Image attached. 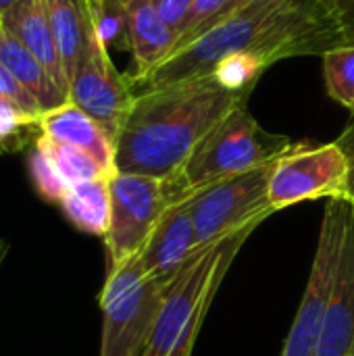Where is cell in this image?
<instances>
[{
  "label": "cell",
  "mask_w": 354,
  "mask_h": 356,
  "mask_svg": "<svg viewBox=\"0 0 354 356\" xmlns=\"http://www.w3.org/2000/svg\"><path fill=\"white\" fill-rule=\"evenodd\" d=\"M348 38L330 0H259L173 50L146 75L129 77L134 92L213 75L232 54H250L267 69L292 56L325 54Z\"/></svg>",
  "instance_id": "obj_1"
},
{
  "label": "cell",
  "mask_w": 354,
  "mask_h": 356,
  "mask_svg": "<svg viewBox=\"0 0 354 356\" xmlns=\"http://www.w3.org/2000/svg\"><path fill=\"white\" fill-rule=\"evenodd\" d=\"M246 102L215 75L138 92L115 140V171L175 177L200 140Z\"/></svg>",
  "instance_id": "obj_2"
},
{
  "label": "cell",
  "mask_w": 354,
  "mask_h": 356,
  "mask_svg": "<svg viewBox=\"0 0 354 356\" xmlns=\"http://www.w3.org/2000/svg\"><path fill=\"white\" fill-rule=\"evenodd\" d=\"M259 225L200 246L165 288L152 336L142 356H192L202 319L236 254Z\"/></svg>",
  "instance_id": "obj_3"
},
{
  "label": "cell",
  "mask_w": 354,
  "mask_h": 356,
  "mask_svg": "<svg viewBox=\"0 0 354 356\" xmlns=\"http://www.w3.org/2000/svg\"><path fill=\"white\" fill-rule=\"evenodd\" d=\"M292 144L290 138L263 129L246 104H240L200 140L182 171L167 179L173 200L177 202L219 179L273 163Z\"/></svg>",
  "instance_id": "obj_4"
},
{
  "label": "cell",
  "mask_w": 354,
  "mask_h": 356,
  "mask_svg": "<svg viewBox=\"0 0 354 356\" xmlns=\"http://www.w3.org/2000/svg\"><path fill=\"white\" fill-rule=\"evenodd\" d=\"M165 286L148 277L140 257L106 271L100 292V356H142L161 309Z\"/></svg>",
  "instance_id": "obj_5"
},
{
  "label": "cell",
  "mask_w": 354,
  "mask_h": 356,
  "mask_svg": "<svg viewBox=\"0 0 354 356\" xmlns=\"http://www.w3.org/2000/svg\"><path fill=\"white\" fill-rule=\"evenodd\" d=\"M353 152L344 138L330 144H292L273 167L269 204L273 211L317 198H353Z\"/></svg>",
  "instance_id": "obj_6"
},
{
  "label": "cell",
  "mask_w": 354,
  "mask_h": 356,
  "mask_svg": "<svg viewBox=\"0 0 354 356\" xmlns=\"http://www.w3.org/2000/svg\"><path fill=\"white\" fill-rule=\"evenodd\" d=\"M275 161L219 179L190 194L198 248L242 227L261 225L275 211L269 204V181Z\"/></svg>",
  "instance_id": "obj_7"
},
{
  "label": "cell",
  "mask_w": 354,
  "mask_h": 356,
  "mask_svg": "<svg viewBox=\"0 0 354 356\" xmlns=\"http://www.w3.org/2000/svg\"><path fill=\"white\" fill-rule=\"evenodd\" d=\"M108 188L111 221L104 236V246L106 271H113L140 254L161 215L175 200L167 179L150 175L115 171Z\"/></svg>",
  "instance_id": "obj_8"
},
{
  "label": "cell",
  "mask_w": 354,
  "mask_h": 356,
  "mask_svg": "<svg viewBox=\"0 0 354 356\" xmlns=\"http://www.w3.org/2000/svg\"><path fill=\"white\" fill-rule=\"evenodd\" d=\"M348 204L351 198H332L325 207L309 282L280 356L317 355V346L323 334V323L330 307L332 286L340 261Z\"/></svg>",
  "instance_id": "obj_9"
},
{
  "label": "cell",
  "mask_w": 354,
  "mask_h": 356,
  "mask_svg": "<svg viewBox=\"0 0 354 356\" xmlns=\"http://www.w3.org/2000/svg\"><path fill=\"white\" fill-rule=\"evenodd\" d=\"M134 98L136 92L129 77L119 73L108 54V46L96 29L71 77L69 100L98 121L115 142Z\"/></svg>",
  "instance_id": "obj_10"
},
{
  "label": "cell",
  "mask_w": 354,
  "mask_h": 356,
  "mask_svg": "<svg viewBox=\"0 0 354 356\" xmlns=\"http://www.w3.org/2000/svg\"><path fill=\"white\" fill-rule=\"evenodd\" d=\"M196 250L198 240L192 204L190 196H186L161 215L138 257L148 277L167 288Z\"/></svg>",
  "instance_id": "obj_11"
},
{
  "label": "cell",
  "mask_w": 354,
  "mask_h": 356,
  "mask_svg": "<svg viewBox=\"0 0 354 356\" xmlns=\"http://www.w3.org/2000/svg\"><path fill=\"white\" fill-rule=\"evenodd\" d=\"M315 356H354V196L348 204L340 261Z\"/></svg>",
  "instance_id": "obj_12"
},
{
  "label": "cell",
  "mask_w": 354,
  "mask_h": 356,
  "mask_svg": "<svg viewBox=\"0 0 354 356\" xmlns=\"http://www.w3.org/2000/svg\"><path fill=\"white\" fill-rule=\"evenodd\" d=\"M123 15L125 42L136 65V73L129 77H140L175 50L179 33L163 19L152 0H123Z\"/></svg>",
  "instance_id": "obj_13"
},
{
  "label": "cell",
  "mask_w": 354,
  "mask_h": 356,
  "mask_svg": "<svg viewBox=\"0 0 354 356\" xmlns=\"http://www.w3.org/2000/svg\"><path fill=\"white\" fill-rule=\"evenodd\" d=\"M0 25L10 35H15L29 52H33L54 77V81L69 94V75L50 27L46 0H21L6 15L0 17Z\"/></svg>",
  "instance_id": "obj_14"
},
{
  "label": "cell",
  "mask_w": 354,
  "mask_h": 356,
  "mask_svg": "<svg viewBox=\"0 0 354 356\" xmlns=\"http://www.w3.org/2000/svg\"><path fill=\"white\" fill-rule=\"evenodd\" d=\"M40 134L75 146L90 156H94L108 173H115V142L104 131V127L94 121L86 111H81L71 100L54 111H48L38 121Z\"/></svg>",
  "instance_id": "obj_15"
},
{
  "label": "cell",
  "mask_w": 354,
  "mask_h": 356,
  "mask_svg": "<svg viewBox=\"0 0 354 356\" xmlns=\"http://www.w3.org/2000/svg\"><path fill=\"white\" fill-rule=\"evenodd\" d=\"M46 8L71 86V77L90 44V38L98 29L94 4L92 0H46Z\"/></svg>",
  "instance_id": "obj_16"
},
{
  "label": "cell",
  "mask_w": 354,
  "mask_h": 356,
  "mask_svg": "<svg viewBox=\"0 0 354 356\" xmlns=\"http://www.w3.org/2000/svg\"><path fill=\"white\" fill-rule=\"evenodd\" d=\"M0 65L38 100L42 113L69 102V94L54 81L40 58L0 25Z\"/></svg>",
  "instance_id": "obj_17"
},
{
  "label": "cell",
  "mask_w": 354,
  "mask_h": 356,
  "mask_svg": "<svg viewBox=\"0 0 354 356\" xmlns=\"http://www.w3.org/2000/svg\"><path fill=\"white\" fill-rule=\"evenodd\" d=\"M111 177L90 179L71 186L61 198L58 207L65 217L81 232L92 236H106L111 221Z\"/></svg>",
  "instance_id": "obj_18"
},
{
  "label": "cell",
  "mask_w": 354,
  "mask_h": 356,
  "mask_svg": "<svg viewBox=\"0 0 354 356\" xmlns=\"http://www.w3.org/2000/svg\"><path fill=\"white\" fill-rule=\"evenodd\" d=\"M35 148L50 161V165L54 167V171L58 173V177L71 188L75 184L81 181H90V179H100V177H111L113 173H108L94 156H90L88 152L56 142L44 134L38 136L35 140Z\"/></svg>",
  "instance_id": "obj_19"
},
{
  "label": "cell",
  "mask_w": 354,
  "mask_h": 356,
  "mask_svg": "<svg viewBox=\"0 0 354 356\" xmlns=\"http://www.w3.org/2000/svg\"><path fill=\"white\" fill-rule=\"evenodd\" d=\"M323 75L328 94L346 106L354 119V44L334 48L323 54Z\"/></svg>",
  "instance_id": "obj_20"
},
{
  "label": "cell",
  "mask_w": 354,
  "mask_h": 356,
  "mask_svg": "<svg viewBox=\"0 0 354 356\" xmlns=\"http://www.w3.org/2000/svg\"><path fill=\"white\" fill-rule=\"evenodd\" d=\"M230 2L232 0H194L190 13L186 17V23L182 27V33H179V40H177L175 50L184 48L194 38L202 35L215 23V19L225 10V6Z\"/></svg>",
  "instance_id": "obj_21"
},
{
  "label": "cell",
  "mask_w": 354,
  "mask_h": 356,
  "mask_svg": "<svg viewBox=\"0 0 354 356\" xmlns=\"http://www.w3.org/2000/svg\"><path fill=\"white\" fill-rule=\"evenodd\" d=\"M29 173H31V181H33L35 190L48 202L58 204L61 198L65 196V192L69 190V186L58 177V173L54 171L50 161L35 146H33V152L29 156Z\"/></svg>",
  "instance_id": "obj_22"
},
{
  "label": "cell",
  "mask_w": 354,
  "mask_h": 356,
  "mask_svg": "<svg viewBox=\"0 0 354 356\" xmlns=\"http://www.w3.org/2000/svg\"><path fill=\"white\" fill-rule=\"evenodd\" d=\"M40 117L21 111L10 100L0 98V148H10L29 127H38Z\"/></svg>",
  "instance_id": "obj_23"
},
{
  "label": "cell",
  "mask_w": 354,
  "mask_h": 356,
  "mask_svg": "<svg viewBox=\"0 0 354 356\" xmlns=\"http://www.w3.org/2000/svg\"><path fill=\"white\" fill-rule=\"evenodd\" d=\"M0 98L10 100L13 104H17L21 111L33 115V117H42V108L38 104V100L0 65Z\"/></svg>",
  "instance_id": "obj_24"
},
{
  "label": "cell",
  "mask_w": 354,
  "mask_h": 356,
  "mask_svg": "<svg viewBox=\"0 0 354 356\" xmlns=\"http://www.w3.org/2000/svg\"><path fill=\"white\" fill-rule=\"evenodd\" d=\"M194 0H161L156 6L163 15V19L177 31L182 33V27L186 23V17L192 8Z\"/></svg>",
  "instance_id": "obj_25"
},
{
  "label": "cell",
  "mask_w": 354,
  "mask_h": 356,
  "mask_svg": "<svg viewBox=\"0 0 354 356\" xmlns=\"http://www.w3.org/2000/svg\"><path fill=\"white\" fill-rule=\"evenodd\" d=\"M330 4L344 27L348 44H354V0H330Z\"/></svg>",
  "instance_id": "obj_26"
},
{
  "label": "cell",
  "mask_w": 354,
  "mask_h": 356,
  "mask_svg": "<svg viewBox=\"0 0 354 356\" xmlns=\"http://www.w3.org/2000/svg\"><path fill=\"white\" fill-rule=\"evenodd\" d=\"M255 2H259V0H232V2L225 6V10L215 19V23H213V25H217L219 21H223V19H227V17H232V15H238L240 10H244V8L252 6ZM213 25H211V27H213ZM211 27H209V29H211ZM209 29H207V31H209Z\"/></svg>",
  "instance_id": "obj_27"
},
{
  "label": "cell",
  "mask_w": 354,
  "mask_h": 356,
  "mask_svg": "<svg viewBox=\"0 0 354 356\" xmlns=\"http://www.w3.org/2000/svg\"><path fill=\"white\" fill-rule=\"evenodd\" d=\"M8 252H10V244H8L6 240H0V267L4 265V261H6V257H8Z\"/></svg>",
  "instance_id": "obj_28"
},
{
  "label": "cell",
  "mask_w": 354,
  "mask_h": 356,
  "mask_svg": "<svg viewBox=\"0 0 354 356\" xmlns=\"http://www.w3.org/2000/svg\"><path fill=\"white\" fill-rule=\"evenodd\" d=\"M19 2H21V0H0V17L6 15V13H8L15 4H19Z\"/></svg>",
  "instance_id": "obj_29"
},
{
  "label": "cell",
  "mask_w": 354,
  "mask_h": 356,
  "mask_svg": "<svg viewBox=\"0 0 354 356\" xmlns=\"http://www.w3.org/2000/svg\"><path fill=\"white\" fill-rule=\"evenodd\" d=\"M102 2H104V0H92V4H94V8H98V6H100Z\"/></svg>",
  "instance_id": "obj_30"
},
{
  "label": "cell",
  "mask_w": 354,
  "mask_h": 356,
  "mask_svg": "<svg viewBox=\"0 0 354 356\" xmlns=\"http://www.w3.org/2000/svg\"><path fill=\"white\" fill-rule=\"evenodd\" d=\"M152 2H154V4H159V2H161V0H152Z\"/></svg>",
  "instance_id": "obj_31"
}]
</instances>
